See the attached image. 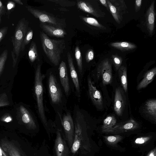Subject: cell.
Returning <instances> with one entry per match:
<instances>
[{"label": "cell", "mask_w": 156, "mask_h": 156, "mask_svg": "<svg viewBox=\"0 0 156 156\" xmlns=\"http://www.w3.org/2000/svg\"><path fill=\"white\" fill-rule=\"evenodd\" d=\"M150 139V137H142L137 138L135 140V143L137 144H143L147 142Z\"/></svg>", "instance_id": "cell-34"}, {"label": "cell", "mask_w": 156, "mask_h": 156, "mask_svg": "<svg viewBox=\"0 0 156 156\" xmlns=\"http://www.w3.org/2000/svg\"><path fill=\"white\" fill-rule=\"evenodd\" d=\"M97 72L101 76L104 85L111 83L112 81L111 60L107 58L101 62L98 67Z\"/></svg>", "instance_id": "cell-11"}, {"label": "cell", "mask_w": 156, "mask_h": 156, "mask_svg": "<svg viewBox=\"0 0 156 156\" xmlns=\"http://www.w3.org/2000/svg\"><path fill=\"white\" fill-rule=\"evenodd\" d=\"M5 12V6L1 1L0 0V23L1 21V17Z\"/></svg>", "instance_id": "cell-36"}, {"label": "cell", "mask_w": 156, "mask_h": 156, "mask_svg": "<svg viewBox=\"0 0 156 156\" xmlns=\"http://www.w3.org/2000/svg\"><path fill=\"white\" fill-rule=\"evenodd\" d=\"M1 120L2 121L5 122H9L12 121V119L11 116L7 115L2 117L1 119Z\"/></svg>", "instance_id": "cell-38"}, {"label": "cell", "mask_w": 156, "mask_h": 156, "mask_svg": "<svg viewBox=\"0 0 156 156\" xmlns=\"http://www.w3.org/2000/svg\"><path fill=\"white\" fill-rule=\"evenodd\" d=\"M139 124L132 119L116 125L111 128L102 130L103 132L107 133H118L132 130L138 128Z\"/></svg>", "instance_id": "cell-12"}, {"label": "cell", "mask_w": 156, "mask_h": 156, "mask_svg": "<svg viewBox=\"0 0 156 156\" xmlns=\"http://www.w3.org/2000/svg\"><path fill=\"white\" fill-rule=\"evenodd\" d=\"M87 83L88 94L91 100L97 108L102 109L103 108V101L101 95L93 85L90 75L87 76Z\"/></svg>", "instance_id": "cell-13"}, {"label": "cell", "mask_w": 156, "mask_h": 156, "mask_svg": "<svg viewBox=\"0 0 156 156\" xmlns=\"http://www.w3.org/2000/svg\"><path fill=\"white\" fill-rule=\"evenodd\" d=\"M112 58L115 70H118L121 66L123 61L122 58L121 57L116 55H112Z\"/></svg>", "instance_id": "cell-31"}, {"label": "cell", "mask_w": 156, "mask_h": 156, "mask_svg": "<svg viewBox=\"0 0 156 156\" xmlns=\"http://www.w3.org/2000/svg\"><path fill=\"white\" fill-rule=\"evenodd\" d=\"M40 36L42 49L47 57L54 66H59L61 55L65 48V41L50 38L42 31L40 32Z\"/></svg>", "instance_id": "cell-3"}, {"label": "cell", "mask_w": 156, "mask_h": 156, "mask_svg": "<svg viewBox=\"0 0 156 156\" xmlns=\"http://www.w3.org/2000/svg\"><path fill=\"white\" fill-rule=\"evenodd\" d=\"M8 55L7 50H4L0 55V75L4 68Z\"/></svg>", "instance_id": "cell-30"}, {"label": "cell", "mask_w": 156, "mask_h": 156, "mask_svg": "<svg viewBox=\"0 0 156 156\" xmlns=\"http://www.w3.org/2000/svg\"><path fill=\"white\" fill-rule=\"evenodd\" d=\"M61 130L57 129L55 148L56 156H68L69 149L61 135Z\"/></svg>", "instance_id": "cell-15"}, {"label": "cell", "mask_w": 156, "mask_h": 156, "mask_svg": "<svg viewBox=\"0 0 156 156\" xmlns=\"http://www.w3.org/2000/svg\"><path fill=\"white\" fill-rule=\"evenodd\" d=\"M10 103L8 96L5 93L0 94V107L9 105Z\"/></svg>", "instance_id": "cell-32"}, {"label": "cell", "mask_w": 156, "mask_h": 156, "mask_svg": "<svg viewBox=\"0 0 156 156\" xmlns=\"http://www.w3.org/2000/svg\"><path fill=\"white\" fill-rule=\"evenodd\" d=\"M109 9L116 22L119 24L122 19L126 6L124 0H107Z\"/></svg>", "instance_id": "cell-10"}, {"label": "cell", "mask_w": 156, "mask_h": 156, "mask_svg": "<svg viewBox=\"0 0 156 156\" xmlns=\"http://www.w3.org/2000/svg\"><path fill=\"white\" fill-rule=\"evenodd\" d=\"M8 29V27H5L0 29V42L7 34Z\"/></svg>", "instance_id": "cell-35"}, {"label": "cell", "mask_w": 156, "mask_h": 156, "mask_svg": "<svg viewBox=\"0 0 156 156\" xmlns=\"http://www.w3.org/2000/svg\"><path fill=\"white\" fill-rule=\"evenodd\" d=\"M142 0H136L135 3V10L136 12H138L140 9L142 3Z\"/></svg>", "instance_id": "cell-37"}, {"label": "cell", "mask_w": 156, "mask_h": 156, "mask_svg": "<svg viewBox=\"0 0 156 156\" xmlns=\"http://www.w3.org/2000/svg\"><path fill=\"white\" fill-rule=\"evenodd\" d=\"M110 45L114 48L124 51L132 50L136 47L135 44L126 41L113 42Z\"/></svg>", "instance_id": "cell-21"}, {"label": "cell", "mask_w": 156, "mask_h": 156, "mask_svg": "<svg viewBox=\"0 0 156 156\" xmlns=\"http://www.w3.org/2000/svg\"><path fill=\"white\" fill-rule=\"evenodd\" d=\"M33 35V30L29 28L22 42L21 48V51H23L24 50L26 46L30 43L32 39Z\"/></svg>", "instance_id": "cell-28"}, {"label": "cell", "mask_w": 156, "mask_h": 156, "mask_svg": "<svg viewBox=\"0 0 156 156\" xmlns=\"http://www.w3.org/2000/svg\"><path fill=\"white\" fill-rule=\"evenodd\" d=\"M116 119L113 115H109L104 120L102 126V130L111 128L115 126L116 123Z\"/></svg>", "instance_id": "cell-26"}, {"label": "cell", "mask_w": 156, "mask_h": 156, "mask_svg": "<svg viewBox=\"0 0 156 156\" xmlns=\"http://www.w3.org/2000/svg\"><path fill=\"white\" fill-rule=\"evenodd\" d=\"M154 1H153L148 8L146 14V24L149 34L152 35L154 30L155 13Z\"/></svg>", "instance_id": "cell-18"}, {"label": "cell", "mask_w": 156, "mask_h": 156, "mask_svg": "<svg viewBox=\"0 0 156 156\" xmlns=\"http://www.w3.org/2000/svg\"><path fill=\"white\" fill-rule=\"evenodd\" d=\"M13 1L14 2L20 5H23V2L20 0H13Z\"/></svg>", "instance_id": "cell-42"}, {"label": "cell", "mask_w": 156, "mask_h": 156, "mask_svg": "<svg viewBox=\"0 0 156 156\" xmlns=\"http://www.w3.org/2000/svg\"><path fill=\"white\" fill-rule=\"evenodd\" d=\"M58 71L60 83L66 96L68 98L73 89L70 77L69 76L66 63L63 61L60 63Z\"/></svg>", "instance_id": "cell-8"}, {"label": "cell", "mask_w": 156, "mask_h": 156, "mask_svg": "<svg viewBox=\"0 0 156 156\" xmlns=\"http://www.w3.org/2000/svg\"><path fill=\"white\" fill-rule=\"evenodd\" d=\"M0 156H8L0 145Z\"/></svg>", "instance_id": "cell-41"}, {"label": "cell", "mask_w": 156, "mask_h": 156, "mask_svg": "<svg viewBox=\"0 0 156 156\" xmlns=\"http://www.w3.org/2000/svg\"><path fill=\"white\" fill-rule=\"evenodd\" d=\"M1 146L9 156H22L17 147L8 140H1Z\"/></svg>", "instance_id": "cell-19"}, {"label": "cell", "mask_w": 156, "mask_h": 156, "mask_svg": "<svg viewBox=\"0 0 156 156\" xmlns=\"http://www.w3.org/2000/svg\"><path fill=\"white\" fill-rule=\"evenodd\" d=\"M28 25V22L23 18L19 21L16 26L12 38L13 48L11 52L13 68L19 56L22 42L29 28Z\"/></svg>", "instance_id": "cell-4"}, {"label": "cell", "mask_w": 156, "mask_h": 156, "mask_svg": "<svg viewBox=\"0 0 156 156\" xmlns=\"http://www.w3.org/2000/svg\"><path fill=\"white\" fill-rule=\"evenodd\" d=\"M104 137L107 143L111 145L116 144L122 139V136L119 135L105 136Z\"/></svg>", "instance_id": "cell-29"}, {"label": "cell", "mask_w": 156, "mask_h": 156, "mask_svg": "<svg viewBox=\"0 0 156 156\" xmlns=\"http://www.w3.org/2000/svg\"><path fill=\"white\" fill-rule=\"evenodd\" d=\"M156 74V67L148 71L145 74L144 78L138 84L137 89H141L146 87L154 79Z\"/></svg>", "instance_id": "cell-20"}, {"label": "cell", "mask_w": 156, "mask_h": 156, "mask_svg": "<svg viewBox=\"0 0 156 156\" xmlns=\"http://www.w3.org/2000/svg\"><path fill=\"white\" fill-rule=\"evenodd\" d=\"M67 58L69 68V76L73 85V91L79 101L80 100L81 95V79L75 69L73 58L69 52L67 53Z\"/></svg>", "instance_id": "cell-7"}, {"label": "cell", "mask_w": 156, "mask_h": 156, "mask_svg": "<svg viewBox=\"0 0 156 156\" xmlns=\"http://www.w3.org/2000/svg\"><path fill=\"white\" fill-rule=\"evenodd\" d=\"M40 27L45 34L52 37L63 38L66 34L64 28L46 23L41 22Z\"/></svg>", "instance_id": "cell-16"}, {"label": "cell", "mask_w": 156, "mask_h": 156, "mask_svg": "<svg viewBox=\"0 0 156 156\" xmlns=\"http://www.w3.org/2000/svg\"><path fill=\"white\" fill-rule=\"evenodd\" d=\"M126 97L123 90L120 87L115 90L114 101V110L119 116H121L126 104Z\"/></svg>", "instance_id": "cell-14"}, {"label": "cell", "mask_w": 156, "mask_h": 156, "mask_svg": "<svg viewBox=\"0 0 156 156\" xmlns=\"http://www.w3.org/2000/svg\"><path fill=\"white\" fill-rule=\"evenodd\" d=\"M145 110L146 113L156 120V100L151 99L147 101L145 105Z\"/></svg>", "instance_id": "cell-23"}, {"label": "cell", "mask_w": 156, "mask_h": 156, "mask_svg": "<svg viewBox=\"0 0 156 156\" xmlns=\"http://www.w3.org/2000/svg\"><path fill=\"white\" fill-rule=\"evenodd\" d=\"M94 52L92 49L89 50L86 55V60L87 62L89 63L94 58Z\"/></svg>", "instance_id": "cell-33"}, {"label": "cell", "mask_w": 156, "mask_h": 156, "mask_svg": "<svg viewBox=\"0 0 156 156\" xmlns=\"http://www.w3.org/2000/svg\"><path fill=\"white\" fill-rule=\"evenodd\" d=\"M27 10L42 23H48L63 28L65 24L62 20L56 18L45 11L35 9L32 6H26Z\"/></svg>", "instance_id": "cell-6"}, {"label": "cell", "mask_w": 156, "mask_h": 156, "mask_svg": "<svg viewBox=\"0 0 156 156\" xmlns=\"http://www.w3.org/2000/svg\"><path fill=\"white\" fill-rule=\"evenodd\" d=\"M45 76L50 104L56 114L62 115L67 108V98L60 83L58 71L50 69Z\"/></svg>", "instance_id": "cell-1"}, {"label": "cell", "mask_w": 156, "mask_h": 156, "mask_svg": "<svg viewBox=\"0 0 156 156\" xmlns=\"http://www.w3.org/2000/svg\"><path fill=\"white\" fill-rule=\"evenodd\" d=\"M63 128L65 137L70 149L73 144L75 136V128L72 114L67 108L62 115L56 114Z\"/></svg>", "instance_id": "cell-5"}, {"label": "cell", "mask_w": 156, "mask_h": 156, "mask_svg": "<svg viewBox=\"0 0 156 156\" xmlns=\"http://www.w3.org/2000/svg\"><path fill=\"white\" fill-rule=\"evenodd\" d=\"M28 56L30 62L33 63L39 58L37 45L35 42L33 41L29 48Z\"/></svg>", "instance_id": "cell-25"}, {"label": "cell", "mask_w": 156, "mask_h": 156, "mask_svg": "<svg viewBox=\"0 0 156 156\" xmlns=\"http://www.w3.org/2000/svg\"><path fill=\"white\" fill-rule=\"evenodd\" d=\"M18 114L21 121L27 129L35 130L38 128L36 116L27 108L23 105H20L18 110Z\"/></svg>", "instance_id": "cell-9"}, {"label": "cell", "mask_w": 156, "mask_h": 156, "mask_svg": "<svg viewBox=\"0 0 156 156\" xmlns=\"http://www.w3.org/2000/svg\"><path fill=\"white\" fill-rule=\"evenodd\" d=\"M78 8L82 11L90 14L97 17H101L104 14L100 10L88 1L78 0L77 2Z\"/></svg>", "instance_id": "cell-17"}, {"label": "cell", "mask_w": 156, "mask_h": 156, "mask_svg": "<svg viewBox=\"0 0 156 156\" xmlns=\"http://www.w3.org/2000/svg\"><path fill=\"white\" fill-rule=\"evenodd\" d=\"M156 149L154 148L150 152L147 156H156Z\"/></svg>", "instance_id": "cell-40"}, {"label": "cell", "mask_w": 156, "mask_h": 156, "mask_svg": "<svg viewBox=\"0 0 156 156\" xmlns=\"http://www.w3.org/2000/svg\"><path fill=\"white\" fill-rule=\"evenodd\" d=\"M118 70L119 77L122 86L124 91L126 92L128 86L126 68L122 66L120 67Z\"/></svg>", "instance_id": "cell-24"}, {"label": "cell", "mask_w": 156, "mask_h": 156, "mask_svg": "<svg viewBox=\"0 0 156 156\" xmlns=\"http://www.w3.org/2000/svg\"><path fill=\"white\" fill-rule=\"evenodd\" d=\"M45 78V74L41 72V64L39 63L36 66L34 72V94L38 117L49 136L50 127L46 114L47 109L44 101L43 80Z\"/></svg>", "instance_id": "cell-2"}, {"label": "cell", "mask_w": 156, "mask_h": 156, "mask_svg": "<svg viewBox=\"0 0 156 156\" xmlns=\"http://www.w3.org/2000/svg\"><path fill=\"white\" fill-rule=\"evenodd\" d=\"M99 1L102 5L106 7L107 9L108 10L109 8L107 3V0H100Z\"/></svg>", "instance_id": "cell-39"}, {"label": "cell", "mask_w": 156, "mask_h": 156, "mask_svg": "<svg viewBox=\"0 0 156 156\" xmlns=\"http://www.w3.org/2000/svg\"><path fill=\"white\" fill-rule=\"evenodd\" d=\"M80 17L84 22L91 26L96 27L100 29H105V27L95 18L91 17L80 16Z\"/></svg>", "instance_id": "cell-27"}, {"label": "cell", "mask_w": 156, "mask_h": 156, "mask_svg": "<svg viewBox=\"0 0 156 156\" xmlns=\"http://www.w3.org/2000/svg\"><path fill=\"white\" fill-rule=\"evenodd\" d=\"M75 55L78 68V73L81 80L83 75V67L81 53L79 47L77 46L75 49Z\"/></svg>", "instance_id": "cell-22"}]
</instances>
